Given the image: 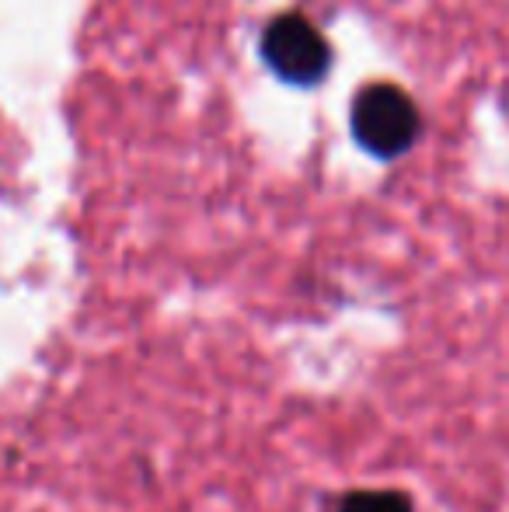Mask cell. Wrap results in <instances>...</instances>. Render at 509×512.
I'll return each mask as SVG.
<instances>
[{
	"label": "cell",
	"instance_id": "6da1fadb",
	"mask_svg": "<svg viewBox=\"0 0 509 512\" xmlns=\"http://www.w3.org/2000/svg\"><path fill=\"white\" fill-rule=\"evenodd\" d=\"M419 112L412 98L394 84H370L353 105V133L374 157H401L419 136Z\"/></svg>",
	"mask_w": 509,
	"mask_h": 512
},
{
	"label": "cell",
	"instance_id": "7a4b0ae2",
	"mask_svg": "<svg viewBox=\"0 0 509 512\" xmlns=\"http://www.w3.org/2000/svg\"><path fill=\"white\" fill-rule=\"evenodd\" d=\"M262 56L279 81L300 84V88L318 84L325 77L328 63H332L325 35L307 18H297V14H283V18H276L265 28Z\"/></svg>",
	"mask_w": 509,
	"mask_h": 512
},
{
	"label": "cell",
	"instance_id": "3957f363",
	"mask_svg": "<svg viewBox=\"0 0 509 512\" xmlns=\"http://www.w3.org/2000/svg\"><path fill=\"white\" fill-rule=\"evenodd\" d=\"M339 512H412V502L401 492H384V488H374V492H353L339 502Z\"/></svg>",
	"mask_w": 509,
	"mask_h": 512
}]
</instances>
